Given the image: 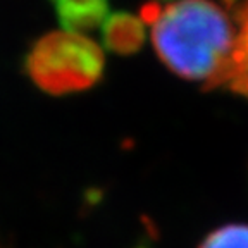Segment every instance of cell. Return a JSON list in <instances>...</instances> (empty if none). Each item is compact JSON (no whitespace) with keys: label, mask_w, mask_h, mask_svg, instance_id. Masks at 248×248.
<instances>
[{"label":"cell","mask_w":248,"mask_h":248,"mask_svg":"<svg viewBox=\"0 0 248 248\" xmlns=\"http://www.w3.org/2000/svg\"><path fill=\"white\" fill-rule=\"evenodd\" d=\"M198 248H248V224L229 222L210 231Z\"/></svg>","instance_id":"6"},{"label":"cell","mask_w":248,"mask_h":248,"mask_svg":"<svg viewBox=\"0 0 248 248\" xmlns=\"http://www.w3.org/2000/svg\"><path fill=\"white\" fill-rule=\"evenodd\" d=\"M0 248H5V247H0Z\"/></svg>","instance_id":"7"},{"label":"cell","mask_w":248,"mask_h":248,"mask_svg":"<svg viewBox=\"0 0 248 248\" xmlns=\"http://www.w3.org/2000/svg\"><path fill=\"white\" fill-rule=\"evenodd\" d=\"M102 36L108 50L117 55H133L145 43V23L129 12L108 14L102 26Z\"/></svg>","instance_id":"4"},{"label":"cell","mask_w":248,"mask_h":248,"mask_svg":"<svg viewBox=\"0 0 248 248\" xmlns=\"http://www.w3.org/2000/svg\"><path fill=\"white\" fill-rule=\"evenodd\" d=\"M31 83L42 92L64 97L93 88L104 76V50L90 36L54 31L36 40L24 59Z\"/></svg>","instance_id":"2"},{"label":"cell","mask_w":248,"mask_h":248,"mask_svg":"<svg viewBox=\"0 0 248 248\" xmlns=\"http://www.w3.org/2000/svg\"><path fill=\"white\" fill-rule=\"evenodd\" d=\"M140 17L167 69L207 90L241 95L240 38L228 9L214 0H147Z\"/></svg>","instance_id":"1"},{"label":"cell","mask_w":248,"mask_h":248,"mask_svg":"<svg viewBox=\"0 0 248 248\" xmlns=\"http://www.w3.org/2000/svg\"><path fill=\"white\" fill-rule=\"evenodd\" d=\"M222 2L238 26L241 76H243L241 97H248V0H222Z\"/></svg>","instance_id":"5"},{"label":"cell","mask_w":248,"mask_h":248,"mask_svg":"<svg viewBox=\"0 0 248 248\" xmlns=\"http://www.w3.org/2000/svg\"><path fill=\"white\" fill-rule=\"evenodd\" d=\"M64 31L86 35L104 26L108 17L107 0H50Z\"/></svg>","instance_id":"3"}]
</instances>
